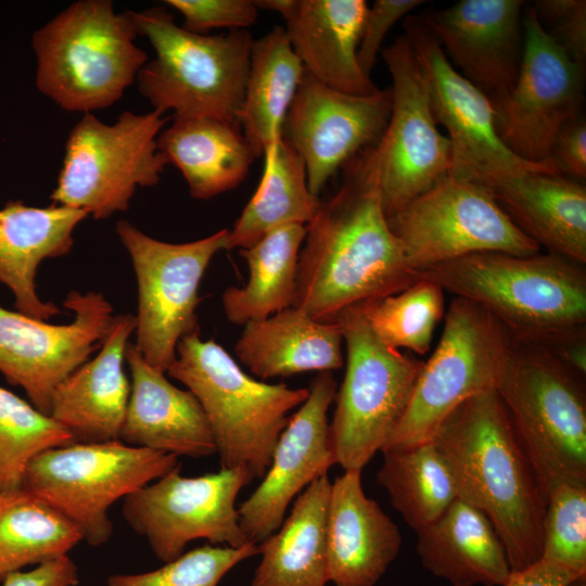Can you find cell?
<instances>
[{"instance_id":"26","label":"cell","mask_w":586,"mask_h":586,"mask_svg":"<svg viewBox=\"0 0 586 586\" xmlns=\"http://www.w3.org/2000/svg\"><path fill=\"white\" fill-rule=\"evenodd\" d=\"M87 217L84 211L53 203L36 207L11 200L0 208V282L14 295L17 311L43 321L61 313L38 296L37 268L71 252L74 230Z\"/></svg>"},{"instance_id":"11","label":"cell","mask_w":586,"mask_h":586,"mask_svg":"<svg viewBox=\"0 0 586 586\" xmlns=\"http://www.w3.org/2000/svg\"><path fill=\"white\" fill-rule=\"evenodd\" d=\"M444 318L440 342L424 361L405 415L383 449L432 441L459 406L495 390L512 339L486 309L462 297L454 296Z\"/></svg>"},{"instance_id":"39","label":"cell","mask_w":586,"mask_h":586,"mask_svg":"<svg viewBox=\"0 0 586 586\" xmlns=\"http://www.w3.org/2000/svg\"><path fill=\"white\" fill-rule=\"evenodd\" d=\"M540 560L586 574V486L561 484L548 494Z\"/></svg>"},{"instance_id":"35","label":"cell","mask_w":586,"mask_h":586,"mask_svg":"<svg viewBox=\"0 0 586 586\" xmlns=\"http://www.w3.org/2000/svg\"><path fill=\"white\" fill-rule=\"evenodd\" d=\"M382 454L378 482L415 532L438 519L458 498L451 470L432 441Z\"/></svg>"},{"instance_id":"29","label":"cell","mask_w":586,"mask_h":586,"mask_svg":"<svg viewBox=\"0 0 586 586\" xmlns=\"http://www.w3.org/2000/svg\"><path fill=\"white\" fill-rule=\"evenodd\" d=\"M416 535L423 568L451 586H504L511 575L505 547L488 518L459 498Z\"/></svg>"},{"instance_id":"3","label":"cell","mask_w":586,"mask_h":586,"mask_svg":"<svg viewBox=\"0 0 586 586\" xmlns=\"http://www.w3.org/2000/svg\"><path fill=\"white\" fill-rule=\"evenodd\" d=\"M486 309L512 341L550 351L586 337L585 265L551 254L484 252L416 272Z\"/></svg>"},{"instance_id":"36","label":"cell","mask_w":586,"mask_h":586,"mask_svg":"<svg viewBox=\"0 0 586 586\" xmlns=\"http://www.w3.org/2000/svg\"><path fill=\"white\" fill-rule=\"evenodd\" d=\"M80 540L78 527L34 494L22 487L0 493V581L67 555Z\"/></svg>"},{"instance_id":"19","label":"cell","mask_w":586,"mask_h":586,"mask_svg":"<svg viewBox=\"0 0 586 586\" xmlns=\"http://www.w3.org/2000/svg\"><path fill=\"white\" fill-rule=\"evenodd\" d=\"M391 103L390 89L349 94L321 84L304 68L281 137L301 156L314 195L319 196L340 168L380 140Z\"/></svg>"},{"instance_id":"20","label":"cell","mask_w":586,"mask_h":586,"mask_svg":"<svg viewBox=\"0 0 586 586\" xmlns=\"http://www.w3.org/2000/svg\"><path fill=\"white\" fill-rule=\"evenodd\" d=\"M335 394L332 371L319 372L306 400L290 416L260 484L238 508L240 527L250 542L258 545L275 533L291 501L335 464L328 422Z\"/></svg>"},{"instance_id":"46","label":"cell","mask_w":586,"mask_h":586,"mask_svg":"<svg viewBox=\"0 0 586 586\" xmlns=\"http://www.w3.org/2000/svg\"><path fill=\"white\" fill-rule=\"evenodd\" d=\"M586 574L539 560L535 564L515 573L504 586H569Z\"/></svg>"},{"instance_id":"38","label":"cell","mask_w":586,"mask_h":586,"mask_svg":"<svg viewBox=\"0 0 586 586\" xmlns=\"http://www.w3.org/2000/svg\"><path fill=\"white\" fill-rule=\"evenodd\" d=\"M72 443V434L51 416L0 386V493L21 488L39 454Z\"/></svg>"},{"instance_id":"33","label":"cell","mask_w":586,"mask_h":586,"mask_svg":"<svg viewBox=\"0 0 586 586\" xmlns=\"http://www.w3.org/2000/svg\"><path fill=\"white\" fill-rule=\"evenodd\" d=\"M264 156L260 182L229 230L227 250L251 247L284 226H306L320 205L301 156L286 140L281 137Z\"/></svg>"},{"instance_id":"44","label":"cell","mask_w":586,"mask_h":586,"mask_svg":"<svg viewBox=\"0 0 586 586\" xmlns=\"http://www.w3.org/2000/svg\"><path fill=\"white\" fill-rule=\"evenodd\" d=\"M550 161L560 175L581 181L586 178V122L583 115L568 123L557 135Z\"/></svg>"},{"instance_id":"30","label":"cell","mask_w":586,"mask_h":586,"mask_svg":"<svg viewBox=\"0 0 586 586\" xmlns=\"http://www.w3.org/2000/svg\"><path fill=\"white\" fill-rule=\"evenodd\" d=\"M157 148L198 200L237 188L256 158L239 124L207 117H173L160 132Z\"/></svg>"},{"instance_id":"18","label":"cell","mask_w":586,"mask_h":586,"mask_svg":"<svg viewBox=\"0 0 586 586\" xmlns=\"http://www.w3.org/2000/svg\"><path fill=\"white\" fill-rule=\"evenodd\" d=\"M63 305L74 313L67 324L0 307V372L49 416L54 390L101 347L113 318L112 305L98 292L71 291Z\"/></svg>"},{"instance_id":"34","label":"cell","mask_w":586,"mask_h":586,"mask_svg":"<svg viewBox=\"0 0 586 586\" xmlns=\"http://www.w3.org/2000/svg\"><path fill=\"white\" fill-rule=\"evenodd\" d=\"M305 237L306 226L289 225L240 250L250 270L249 281L242 288L226 289L221 296L225 315L231 323L244 326L264 320L292 306Z\"/></svg>"},{"instance_id":"25","label":"cell","mask_w":586,"mask_h":586,"mask_svg":"<svg viewBox=\"0 0 586 586\" xmlns=\"http://www.w3.org/2000/svg\"><path fill=\"white\" fill-rule=\"evenodd\" d=\"M125 360L131 384L119 441L177 457L215 454V441L196 397L152 368L135 343L128 342Z\"/></svg>"},{"instance_id":"16","label":"cell","mask_w":586,"mask_h":586,"mask_svg":"<svg viewBox=\"0 0 586 586\" xmlns=\"http://www.w3.org/2000/svg\"><path fill=\"white\" fill-rule=\"evenodd\" d=\"M404 29L425 78L434 117L447 131L449 174L487 188L527 171L560 175L552 162H526L505 144L489 99L456 69L417 15L406 17Z\"/></svg>"},{"instance_id":"43","label":"cell","mask_w":586,"mask_h":586,"mask_svg":"<svg viewBox=\"0 0 586 586\" xmlns=\"http://www.w3.org/2000/svg\"><path fill=\"white\" fill-rule=\"evenodd\" d=\"M423 3V0H377L368 8L357 50L364 74L370 77L382 42L395 23Z\"/></svg>"},{"instance_id":"28","label":"cell","mask_w":586,"mask_h":586,"mask_svg":"<svg viewBox=\"0 0 586 586\" xmlns=\"http://www.w3.org/2000/svg\"><path fill=\"white\" fill-rule=\"evenodd\" d=\"M343 333L339 323L322 322L296 307L250 321L238 339V360L262 381L309 371L342 368Z\"/></svg>"},{"instance_id":"2","label":"cell","mask_w":586,"mask_h":586,"mask_svg":"<svg viewBox=\"0 0 586 586\" xmlns=\"http://www.w3.org/2000/svg\"><path fill=\"white\" fill-rule=\"evenodd\" d=\"M432 442L451 470L458 498L493 524L511 573L539 561L547 498L496 391L459 406Z\"/></svg>"},{"instance_id":"40","label":"cell","mask_w":586,"mask_h":586,"mask_svg":"<svg viewBox=\"0 0 586 586\" xmlns=\"http://www.w3.org/2000/svg\"><path fill=\"white\" fill-rule=\"evenodd\" d=\"M258 552L253 543L240 548L207 544L153 571L113 574L106 586H217L232 568Z\"/></svg>"},{"instance_id":"7","label":"cell","mask_w":586,"mask_h":586,"mask_svg":"<svg viewBox=\"0 0 586 586\" xmlns=\"http://www.w3.org/2000/svg\"><path fill=\"white\" fill-rule=\"evenodd\" d=\"M138 35L155 58L140 69V93L153 110L173 117H207L238 123L253 43L247 29L201 35L186 30L163 5L131 11Z\"/></svg>"},{"instance_id":"47","label":"cell","mask_w":586,"mask_h":586,"mask_svg":"<svg viewBox=\"0 0 586 586\" xmlns=\"http://www.w3.org/2000/svg\"><path fill=\"white\" fill-rule=\"evenodd\" d=\"M569 586H586V576L579 577L573 583H571Z\"/></svg>"},{"instance_id":"12","label":"cell","mask_w":586,"mask_h":586,"mask_svg":"<svg viewBox=\"0 0 586 586\" xmlns=\"http://www.w3.org/2000/svg\"><path fill=\"white\" fill-rule=\"evenodd\" d=\"M116 233L138 282L136 346L155 370L167 372L184 336L199 333V286L213 257L228 249L229 229L187 243L149 237L120 219Z\"/></svg>"},{"instance_id":"27","label":"cell","mask_w":586,"mask_h":586,"mask_svg":"<svg viewBox=\"0 0 586 586\" xmlns=\"http://www.w3.org/2000/svg\"><path fill=\"white\" fill-rule=\"evenodd\" d=\"M488 189L513 224L540 249L586 264V188L581 181L527 171Z\"/></svg>"},{"instance_id":"22","label":"cell","mask_w":586,"mask_h":586,"mask_svg":"<svg viewBox=\"0 0 586 586\" xmlns=\"http://www.w3.org/2000/svg\"><path fill=\"white\" fill-rule=\"evenodd\" d=\"M277 12L305 71L335 90L369 95L380 89L364 74L357 50L369 5L365 0H254Z\"/></svg>"},{"instance_id":"1","label":"cell","mask_w":586,"mask_h":586,"mask_svg":"<svg viewBox=\"0 0 586 586\" xmlns=\"http://www.w3.org/2000/svg\"><path fill=\"white\" fill-rule=\"evenodd\" d=\"M367 149L344 166L340 187L306 225L292 306L318 321L417 281L390 228Z\"/></svg>"},{"instance_id":"41","label":"cell","mask_w":586,"mask_h":586,"mask_svg":"<svg viewBox=\"0 0 586 586\" xmlns=\"http://www.w3.org/2000/svg\"><path fill=\"white\" fill-rule=\"evenodd\" d=\"M530 5L545 31L584 69L586 1L539 0Z\"/></svg>"},{"instance_id":"17","label":"cell","mask_w":586,"mask_h":586,"mask_svg":"<svg viewBox=\"0 0 586 586\" xmlns=\"http://www.w3.org/2000/svg\"><path fill=\"white\" fill-rule=\"evenodd\" d=\"M523 25L521 67L510 93L494 109L496 126L517 156L547 163L559 131L582 115L584 69L545 31L530 4Z\"/></svg>"},{"instance_id":"5","label":"cell","mask_w":586,"mask_h":586,"mask_svg":"<svg viewBox=\"0 0 586 586\" xmlns=\"http://www.w3.org/2000/svg\"><path fill=\"white\" fill-rule=\"evenodd\" d=\"M167 373L199 400L221 468L245 469L252 480L264 477L290 412L308 396L306 387L254 379L215 340L203 341L199 333L180 340Z\"/></svg>"},{"instance_id":"15","label":"cell","mask_w":586,"mask_h":586,"mask_svg":"<svg viewBox=\"0 0 586 586\" xmlns=\"http://www.w3.org/2000/svg\"><path fill=\"white\" fill-rule=\"evenodd\" d=\"M180 471L179 464L124 498L126 522L145 538L156 558L169 562L195 539L233 548L251 544L240 527L235 507L239 492L252 481L249 472L220 468L184 477Z\"/></svg>"},{"instance_id":"23","label":"cell","mask_w":586,"mask_h":586,"mask_svg":"<svg viewBox=\"0 0 586 586\" xmlns=\"http://www.w3.org/2000/svg\"><path fill=\"white\" fill-rule=\"evenodd\" d=\"M402 534L361 485L360 470L331 483L326 521L328 581L333 586H374L396 559Z\"/></svg>"},{"instance_id":"4","label":"cell","mask_w":586,"mask_h":586,"mask_svg":"<svg viewBox=\"0 0 586 586\" xmlns=\"http://www.w3.org/2000/svg\"><path fill=\"white\" fill-rule=\"evenodd\" d=\"M137 36L131 11L110 0L71 3L33 34L37 89L71 112L112 106L148 62Z\"/></svg>"},{"instance_id":"6","label":"cell","mask_w":586,"mask_h":586,"mask_svg":"<svg viewBox=\"0 0 586 586\" xmlns=\"http://www.w3.org/2000/svg\"><path fill=\"white\" fill-rule=\"evenodd\" d=\"M495 391L546 498L561 484L586 486L584 375L544 346L512 341Z\"/></svg>"},{"instance_id":"45","label":"cell","mask_w":586,"mask_h":586,"mask_svg":"<svg viewBox=\"0 0 586 586\" xmlns=\"http://www.w3.org/2000/svg\"><path fill=\"white\" fill-rule=\"evenodd\" d=\"M1 582V586H77L79 575L75 562L64 555L30 571L11 572Z\"/></svg>"},{"instance_id":"13","label":"cell","mask_w":586,"mask_h":586,"mask_svg":"<svg viewBox=\"0 0 586 586\" xmlns=\"http://www.w3.org/2000/svg\"><path fill=\"white\" fill-rule=\"evenodd\" d=\"M387 220L415 272L475 253L540 252L487 187L449 173Z\"/></svg>"},{"instance_id":"32","label":"cell","mask_w":586,"mask_h":586,"mask_svg":"<svg viewBox=\"0 0 586 586\" xmlns=\"http://www.w3.org/2000/svg\"><path fill=\"white\" fill-rule=\"evenodd\" d=\"M304 74V66L277 25L254 39L239 126L256 157L281 138L282 125Z\"/></svg>"},{"instance_id":"9","label":"cell","mask_w":586,"mask_h":586,"mask_svg":"<svg viewBox=\"0 0 586 586\" xmlns=\"http://www.w3.org/2000/svg\"><path fill=\"white\" fill-rule=\"evenodd\" d=\"M167 122L157 110L125 111L113 124L84 114L66 139L52 203L84 211L94 219L128 209L137 188L154 187L161 180L167 163L157 137Z\"/></svg>"},{"instance_id":"8","label":"cell","mask_w":586,"mask_h":586,"mask_svg":"<svg viewBox=\"0 0 586 586\" xmlns=\"http://www.w3.org/2000/svg\"><path fill=\"white\" fill-rule=\"evenodd\" d=\"M346 370L329 423L334 463L360 470L381 451L411 398L424 361L384 344L357 306L342 311Z\"/></svg>"},{"instance_id":"14","label":"cell","mask_w":586,"mask_h":586,"mask_svg":"<svg viewBox=\"0 0 586 586\" xmlns=\"http://www.w3.org/2000/svg\"><path fill=\"white\" fill-rule=\"evenodd\" d=\"M381 53L392 77L391 113L367 155L388 217L448 174L450 144L437 127L426 81L407 36L397 37Z\"/></svg>"},{"instance_id":"21","label":"cell","mask_w":586,"mask_h":586,"mask_svg":"<svg viewBox=\"0 0 586 586\" xmlns=\"http://www.w3.org/2000/svg\"><path fill=\"white\" fill-rule=\"evenodd\" d=\"M524 2L460 0L417 16L456 69L499 106L513 88L524 52Z\"/></svg>"},{"instance_id":"24","label":"cell","mask_w":586,"mask_h":586,"mask_svg":"<svg viewBox=\"0 0 586 586\" xmlns=\"http://www.w3.org/2000/svg\"><path fill=\"white\" fill-rule=\"evenodd\" d=\"M136 316H113L99 353L54 390L50 416L74 443L119 441L130 395L123 361Z\"/></svg>"},{"instance_id":"42","label":"cell","mask_w":586,"mask_h":586,"mask_svg":"<svg viewBox=\"0 0 586 586\" xmlns=\"http://www.w3.org/2000/svg\"><path fill=\"white\" fill-rule=\"evenodd\" d=\"M164 3L183 16L182 27L204 35L211 29H247L255 24L254 0H167Z\"/></svg>"},{"instance_id":"37","label":"cell","mask_w":586,"mask_h":586,"mask_svg":"<svg viewBox=\"0 0 586 586\" xmlns=\"http://www.w3.org/2000/svg\"><path fill=\"white\" fill-rule=\"evenodd\" d=\"M444 293L438 284L417 279L396 294L356 306L384 344L423 355L429 352L434 330L445 314Z\"/></svg>"},{"instance_id":"31","label":"cell","mask_w":586,"mask_h":586,"mask_svg":"<svg viewBox=\"0 0 586 586\" xmlns=\"http://www.w3.org/2000/svg\"><path fill=\"white\" fill-rule=\"evenodd\" d=\"M331 483L313 481L294 500L281 526L258 544L251 586H327L326 521Z\"/></svg>"},{"instance_id":"10","label":"cell","mask_w":586,"mask_h":586,"mask_svg":"<svg viewBox=\"0 0 586 586\" xmlns=\"http://www.w3.org/2000/svg\"><path fill=\"white\" fill-rule=\"evenodd\" d=\"M179 464L175 455L120 441L72 443L35 457L22 488L62 513L82 539L98 547L113 533L111 506Z\"/></svg>"}]
</instances>
